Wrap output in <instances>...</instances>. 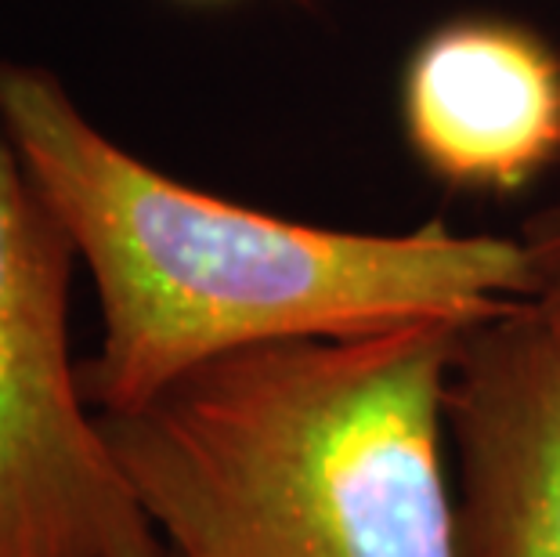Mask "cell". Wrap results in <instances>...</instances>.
I'll return each instance as SVG.
<instances>
[{"label": "cell", "instance_id": "cell-1", "mask_svg": "<svg viewBox=\"0 0 560 557\" xmlns=\"http://www.w3.org/2000/svg\"><path fill=\"white\" fill-rule=\"evenodd\" d=\"M0 130L98 293L102 348L80 362L98 417L260 344L470 329L535 301L517 235L326 229L202 193L113 141L44 66L0 62Z\"/></svg>", "mask_w": 560, "mask_h": 557}, {"label": "cell", "instance_id": "cell-2", "mask_svg": "<svg viewBox=\"0 0 560 557\" xmlns=\"http://www.w3.org/2000/svg\"><path fill=\"white\" fill-rule=\"evenodd\" d=\"M463 334L260 344L98 423L166 557H459L448 376Z\"/></svg>", "mask_w": 560, "mask_h": 557}, {"label": "cell", "instance_id": "cell-3", "mask_svg": "<svg viewBox=\"0 0 560 557\" xmlns=\"http://www.w3.org/2000/svg\"><path fill=\"white\" fill-rule=\"evenodd\" d=\"M62 218L0 130V557H166L80 387Z\"/></svg>", "mask_w": 560, "mask_h": 557}, {"label": "cell", "instance_id": "cell-4", "mask_svg": "<svg viewBox=\"0 0 560 557\" xmlns=\"http://www.w3.org/2000/svg\"><path fill=\"white\" fill-rule=\"evenodd\" d=\"M459 557H560V315L470 326L448 376Z\"/></svg>", "mask_w": 560, "mask_h": 557}, {"label": "cell", "instance_id": "cell-5", "mask_svg": "<svg viewBox=\"0 0 560 557\" xmlns=\"http://www.w3.org/2000/svg\"><path fill=\"white\" fill-rule=\"evenodd\" d=\"M398 120L434 182L517 196L560 163V47L506 15L438 22L401 66Z\"/></svg>", "mask_w": 560, "mask_h": 557}, {"label": "cell", "instance_id": "cell-6", "mask_svg": "<svg viewBox=\"0 0 560 557\" xmlns=\"http://www.w3.org/2000/svg\"><path fill=\"white\" fill-rule=\"evenodd\" d=\"M517 240L524 243V254L532 260L535 301L560 315V199L550 207L535 210V214L521 224Z\"/></svg>", "mask_w": 560, "mask_h": 557}]
</instances>
